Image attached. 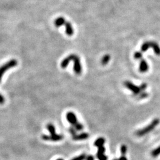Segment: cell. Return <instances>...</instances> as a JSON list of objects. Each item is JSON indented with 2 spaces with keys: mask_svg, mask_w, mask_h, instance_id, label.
Returning <instances> with one entry per match:
<instances>
[{
  "mask_svg": "<svg viewBox=\"0 0 160 160\" xmlns=\"http://www.w3.org/2000/svg\"><path fill=\"white\" fill-rule=\"evenodd\" d=\"M160 123V120L158 118H155L150 123V124L148 125L144 128H142L138 130L135 134L137 137H142L147 134L149 133L152 130H153L155 128H156Z\"/></svg>",
  "mask_w": 160,
  "mask_h": 160,
  "instance_id": "obj_1",
  "label": "cell"
},
{
  "mask_svg": "<svg viewBox=\"0 0 160 160\" xmlns=\"http://www.w3.org/2000/svg\"><path fill=\"white\" fill-rule=\"evenodd\" d=\"M17 64H18L17 61L16 59H11L9 61L2 65L0 67V82L2 80V78L4 74L11 68L16 66L17 65Z\"/></svg>",
  "mask_w": 160,
  "mask_h": 160,
  "instance_id": "obj_2",
  "label": "cell"
},
{
  "mask_svg": "<svg viewBox=\"0 0 160 160\" xmlns=\"http://www.w3.org/2000/svg\"><path fill=\"white\" fill-rule=\"evenodd\" d=\"M123 84L125 87H126L128 90L131 91L133 93V94L135 96H138L140 93L143 92V91H142L139 86L134 84L133 83H132L129 81H125Z\"/></svg>",
  "mask_w": 160,
  "mask_h": 160,
  "instance_id": "obj_3",
  "label": "cell"
},
{
  "mask_svg": "<svg viewBox=\"0 0 160 160\" xmlns=\"http://www.w3.org/2000/svg\"><path fill=\"white\" fill-rule=\"evenodd\" d=\"M73 62H74L73 69H74L75 73L76 75L81 74L82 73L83 68H82L80 58L77 55L74 54V56Z\"/></svg>",
  "mask_w": 160,
  "mask_h": 160,
  "instance_id": "obj_4",
  "label": "cell"
},
{
  "mask_svg": "<svg viewBox=\"0 0 160 160\" xmlns=\"http://www.w3.org/2000/svg\"><path fill=\"white\" fill-rule=\"evenodd\" d=\"M42 139L46 141H52V142H57L61 140L64 139V137L62 135L55 134L53 135H43L42 136Z\"/></svg>",
  "mask_w": 160,
  "mask_h": 160,
  "instance_id": "obj_5",
  "label": "cell"
},
{
  "mask_svg": "<svg viewBox=\"0 0 160 160\" xmlns=\"http://www.w3.org/2000/svg\"><path fill=\"white\" fill-rule=\"evenodd\" d=\"M66 118L67 121L72 126H74L76 123L78 122L76 116V115L74 112H68L66 114Z\"/></svg>",
  "mask_w": 160,
  "mask_h": 160,
  "instance_id": "obj_6",
  "label": "cell"
},
{
  "mask_svg": "<svg viewBox=\"0 0 160 160\" xmlns=\"http://www.w3.org/2000/svg\"><path fill=\"white\" fill-rule=\"evenodd\" d=\"M105 152H106V149L103 147H101L98 148V151L97 152V158L98 160H107L108 157L107 156L105 155Z\"/></svg>",
  "mask_w": 160,
  "mask_h": 160,
  "instance_id": "obj_7",
  "label": "cell"
},
{
  "mask_svg": "<svg viewBox=\"0 0 160 160\" xmlns=\"http://www.w3.org/2000/svg\"><path fill=\"white\" fill-rule=\"evenodd\" d=\"M149 69V65L145 59H141L140 61L139 70L141 73H147Z\"/></svg>",
  "mask_w": 160,
  "mask_h": 160,
  "instance_id": "obj_8",
  "label": "cell"
},
{
  "mask_svg": "<svg viewBox=\"0 0 160 160\" xmlns=\"http://www.w3.org/2000/svg\"><path fill=\"white\" fill-rule=\"evenodd\" d=\"M74 56V54H71L67 56L65 58H64L61 63V68L63 69L66 68L68 66L69 64L71 62V61H73Z\"/></svg>",
  "mask_w": 160,
  "mask_h": 160,
  "instance_id": "obj_9",
  "label": "cell"
},
{
  "mask_svg": "<svg viewBox=\"0 0 160 160\" xmlns=\"http://www.w3.org/2000/svg\"><path fill=\"white\" fill-rule=\"evenodd\" d=\"M149 48H152L155 55L160 56V45L155 41H149Z\"/></svg>",
  "mask_w": 160,
  "mask_h": 160,
  "instance_id": "obj_10",
  "label": "cell"
},
{
  "mask_svg": "<svg viewBox=\"0 0 160 160\" xmlns=\"http://www.w3.org/2000/svg\"><path fill=\"white\" fill-rule=\"evenodd\" d=\"M65 33L68 36H72L73 35L74 33V30L73 29V27L71 24V23L69 21H66L65 24Z\"/></svg>",
  "mask_w": 160,
  "mask_h": 160,
  "instance_id": "obj_11",
  "label": "cell"
},
{
  "mask_svg": "<svg viewBox=\"0 0 160 160\" xmlns=\"http://www.w3.org/2000/svg\"><path fill=\"white\" fill-rule=\"evenodd\" d=\"M89 138V134L86 132L81 133L78 135H75L73 136V139L74 140H85Z\"/></svg>",
  "mask_w": 160,
  "mask_h": 160,
  "instance_id": "obj_12",
  "label": "cell"
},
{
  "mask_svg": "<svg viewBox=\"0 0 160 160\" xmlns=\"http://www.w3.org/2000/svg\"><path fill=\"white\" fill-rule=\"evenodd\" d=\"M66 21L65 20V18L63 17H58V18H56L55 21H54V24L55 25L56 27H59L61 26H62L65 25V23Z\"/></svg>",
  "mask_w": 160,
  "mask_h": 160,
  "instance_id": "obj_13",
  "label": "cell"
},
{
  "mask_svg": "<svg viewBox=\"0 0 160 160\" xmlns=\"http://www.w3.org/2000/svg\"><path fill=\"white\" fill-rule=\"evenodd\" d=\"M105 142H106L105 139L104 138H99L97 139L96 141L94 142V145L96 147L99 148L101 147H103Z\"/></svg>",
  "mask_w": 160,
  "mask_h": 160,
  "instance_id": "obj_14",
  "label": "cell"
},
{
  "mask_svg": "<svg viewBox=\"0 0 160 160\" xmlns=\"http://www.w3.org/2000/svg\"><path fill=\"white\" fill-rule=\"evenodd\" d=\"M111 59V56L109 54H105L101 59V64L103 66L106 65L110 61Z\"/></svg>",
  "mask_w": 160,
  "mask_h": 160,
  "instance_id": "obj_15",
  "label": "cell"
},
{
  "mask_svg": "<svg viewBox=\"0 0 160 160\" xmlns=\"http://www.w3.org/2000/svg\"><path fill=\"white\" fill-rule=\"evenodd\" d=\"M46 128L48 130V131L49 132L51 135H53L56 134V130H55V127L54 126L53 124L52 123H49L46 126Z\"/></svg>",
  "mask_w": 160,
  "mask_h": 160,
  "instance_id": "obj_16",
  "label": "cell"
},
{
  "mask_svg": "<svg viewBox=\"0 0 160 160\" xmlns=\"http://www.w3.org/2000/svg\"><path fill=\"white\" fill-rule=\"evenodd\" d=\"M151 154V156L154 158H156L158 157L160 155V145L158 146L157 148H156L155 149L152 150Z\"/></svg>",
  "mask_w": 160,
  "mask_h": 160,
  "instance_id": "obj_17",
  "label": "cell"
},
{
  "mask_svg": "<svg viewBox=\"0 0 160 160\" xmlns=\"http://www.w3.org/2000/svg\"><path fill=\"white\" fill-rule=\"evenodd\" d=\"M149 48V41H146L141 46V51L145 52L147 51V50Z\"/></svg>",
  "mask_w": 160,
  "mask_h": 160,
  "instance_id": "obj_18",
  "label": "cell"
},
{
  "mask_svg": "<svg viewBox=\"0 0 160 160\" xmlns=\"http://www.w3.org/2000/svg\"><path fill=\"white\" fill-rule=\"evenodd\" d=\"M127 147L125 145H122L120 147V153L122 155H125L127 153Z\"/></svg>",
  "mask_w": 160,
  "mask_h": 160,
  "instance_id": "obj_19",
  "label": "cell"
},
{
  "mask_svg": "<svg viewBox=\"0 0 160 160\" xmlns=\"http://www.w3.org/2000/svg\"><path fill=\"white\" fill-rule=\"evenodd\" d=\"M73 126H74L75 129L76 130V131H77V130H78V131H81V130H82L83 129V128H84V126H83L81 123H80L79 122H78V123H76Z\"/></svg>",
  "mask_w": 160,
  "mask_h": 160,
  "instance_id": "obj_20",
  "label": "cell"
},
{
  "mask_svg": "<svg viewBox=\"0 0 160 160\" xmlns=\"http://www.w3.org/2000/svg\"><path fill=\"white\" fill-rule=\"evenodd\" d=\"M86 157H86V155L85 154H81L77 157H75L71 160H85L86 159Z\"/></svg>",
  "mask_w": 160,
  "mask_h": 160,
  "instance_id": "obj_21",
  "label": "cell"
},
{
  "mask_svg": "<svg viewBox=\"0 0 160 160\" xmlns=\"http://www.w3.org/2000/svg\"><path fill=\"white\" fill-rule=\"evenodd\" d=\"M134 58L136 59H142V53L140 51H137L134 53Z\"/></svg>",
  "mask_w": 160,
  "mask_h": 160,
  "instance_id": "obj_22",
  "label": "cell"
},
{
  "mask_svg": "<svg viewBox=\"0 0 160 160\" xmlns=\"http://www.w3.org/2000/svg\"><path fill=\"white\" fill-rule=\"evenodd\" d=\"M69 132L73 136L76 135V130L75 129L73 126H71L70 128H69Z\"/></svg>",
  "mask_w": 160,
  "mask_h": 160,
  "instance_id": "obj_23",
  "label": "cell"
},
{
  "mask_svg": "<svg viewBox=\"0 0 160 160\" xmlns=\"http://www.w3.org/2000/svg\"><path fill=\"white\" fill-rule=\"evenodd\" d=\"M138 98L142 99V98H145L147 97L148 96V94L145 91H143V92L140 93L139 95H138Z\"/></svg>",
  "mask_w": 160,
  "mask_h": 160,
  "instance_id": "obj_24",
  "label": "cell"
},
{
  "mask_svg": "<svg viewBox=\"0 0 160 160\" xmlns=\"http://www.w3.org/2000/svg\"><path fill=\"white\" fill-rule=\"evenodd\" d=\"M5 103V98L0 93V105H2Z\"/></svg>",
  "mask_w": 160,
  "mask_h": 160,
  "instance_id": "obj_25",
  "label": "cell"
},
{
  "mask_svg": "<svg viewBox=\"0 0 160 160\" xmlns=\"http://www.w3.org/2000/svg\"><path fill=\"white\" fill-rule=\"evenodd\" d=\"M86 160H94V157L93 155H88L86 157Z\"/></svg>",
  "mask_w": 160,
  "mask_h": 160,
  "instance_id": "obj_26",
  "label": "cell"
},
{
  "mask_svg": "<svg viewBox=\"0 0 160 160\" xmlns=\"http://www.w3.org/2000/svg\"><path fill=\"white\" fill-rule=\"evenodd\" d=\"M119 160H128L126 157L125 155H122L119 158H118Z\"/></svg>",
  "mask_w": 160,
  "mask_h": 160,
  "instance_id": "obj_27",
  "label": "cell"
},
{
  "mask_svg": "<svg viewBox=\"0 0 160 160\" xmlns=\"http://www.w3.org/2000/svg\"><path fill=\"white\" fill-rule=\"evenodd\" d=\"M56 160H64L63 159H62V158H59V159H57Z\"/></svg>",
  "mask_w": 160,
  "mask_h": 160,
  "instance_id": "obj_28",
  "label": "cell"
},
{
  "mask_svg": "<svg viewBox=\"0 0 160 160\" xmlns=\"http://www.w3.org/2000/svg\"><path fill=\"white\" fill-rule=\"evenodd\" d=\"M113 160H119V159H118V158H115V159H114Z\"/></svg>",
  "mask_w": 160,
  "mask_h": 160,
  "instance_id": "obj_29",
  "label": "cell"
}]
</instances>
